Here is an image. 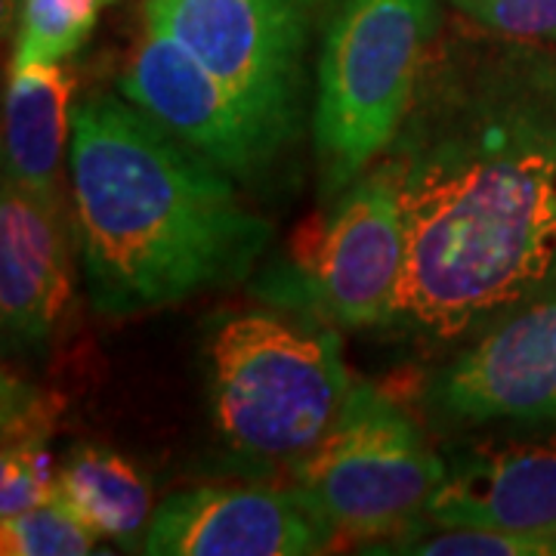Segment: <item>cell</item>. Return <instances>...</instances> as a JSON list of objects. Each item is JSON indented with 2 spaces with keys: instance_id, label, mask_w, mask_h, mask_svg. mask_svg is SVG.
<instances>
[{
  "instance_id": "6da1fadb",
  "label": "cell",
  "mask_w": 556,
  "mask_h": 556,
  "mask_svg": "<svg viewBox=\"0 0 556 556\" xmlns=\"http://www.w3.org/2000/svg\"><path fill=\"white\" fill-rule=\"evenodd\" d=\"M383 164L405 219L383 331L464 340L556 285L554 50L433 53Z\"/></svg>"
},
{
  "instance_id": "7a4b0ae2",
  "label": "cell",
  "mask_w": 556,
  "mask_h": 556,
  "mask_svg": "<svg viewBox=\"0 0 556 556\" xmlns=\"http://www.w3.org/2000/svg\"><path fill=\"white\" fill-rule=\"evenodd\" d=\"M68 177L84 288L105 318L236 285L273 239L236 179L124 97L75 105Z\"/></svg>"
},
{
  "instance_id": "3957f363",
  "label": "cell",
  "mask_w": 556,
  "mask_h": 556,
  "mask_svg": "<svg viewBox=\"0 0 556 556\" xmlns=\"http://www.w3.org/2000/svg\"><path fill=\"white\" fill-rule=\"evenodd\" d=\"M439 28V0H340L318 40L313 90L321 199H338L390 152Z\"/></svg>"
},
{
  "instance_id": "277c9868",
  "label": "cell",
  "mask_w": 556,
  "mask_h": 556,
  "mask_svg": "<svg viewBox=\"0 0 556 556\" xmlns=\"http://www.w3.org/2000/svg\"><path fill=\"white\" fill-rule=\"evenodd\" d=\"M204 358L223 445L257 460H294L313 448L353 387L338 328L298 313L217 318Z\"/></svg>"
},
{
  "instance_id": "5b68a950",
  "label": "cell",
  "mask_w": 556,
  "mask_h": 556,
  "mask_svg": "<svg viewBox=\"0 0 556 556\" xmlns=\"http://www.w3.org/2000/svg\"><path fill=\"white\" fill-rule=\"evenodd\" d=\"M445 479L415 417L371 380H356L313 448L291 460V485L338 538L378 544L424 517Z\"/></svg>"
},
{
  "instance_id": "8992f818",
  "label": "cell",
  "mask_w": 556,
  "mask_h": 556,
  "mask_svg": "<svg viewBox=\"0 0 556 556\" xmlns=\"http://www.w3.org/2000/svg\"><path fill=\"white\" fill-rule=\"evenodd\" d=\"M405 260V219L387 164L340 192L325 219L300 232L254 294L334 328H380Z\"/></svg>"
},
{
  "instance_id": "52a82bcc",
  "label": "cell",
  "mask_w": 556,
  "mask_h": 556,
  "mask_svg": "<svg viewBox=\"0 0 556 556\" xmlns=\"http://www.w3.org/2000/svg\"><path fill=\"white\" fill-rule=\"evenodd\" d=\"M340 0H146V25L177 38L260 118L298 139L306 60Z\"/></svg>"
},
{
  "instance_id": "ba28073f",
  "label": "cell",
  "mask_w": 556,
  "mask_h": 556,
  "mask_svg": "<svg viewBox=\"0 0 556 556\" xmlns=\"http://www.w3.org/2000/svg\"><path fill=\"white\" fill-rule=\"evenodd\" d=\"M442 433L541 430L556 424V285L464 338L420 387Z\"/></svg>"
},
{
  "instance_id": "9c48e42d",
  "label": "cell",
  "mask_w": 556,
  "mask_h": 556,
  "mask_svg": "<svg viewBox=\"0 0 556 556\" xmlns=\"http://www.w3.org/2000/svg\"><path fill=\"white\" fill-rule=\"evenodd\" d=\"M118 90L236 182H260L291 146L199 56L152 25H146Z\"/></svg>"
},
{
  "instance_id": "30bf717a",
  "label": "cell",
  "mask_w": 556,
  "mask_h": 556,
  "mask_svg": "<svg viewBox=\"0 0 556 556\" xmlns=\"http://www.w3.org/2000/svg\"><path fill=\"white\" fill-rule=\"evenodd\" d=\"M338 532L298 495L273 485H192L152 514L142 554L152 556H306Z\"/></svg>"
},
{
  "instance_id": "8fae6325",
  "label": "cell",
  "mask_w": 556,
  "mask_h": 556,
  "mask_svg": "<svg viewBox=\"0 0 556 556\" xmlns=\"http://www.w3.org/2000/svg\"><path fill=\"white\" fill-rule=\"evenodd\" d=\"M72 298V226L62 195L3 177L0 199V328L10 353L50 346Z\"/></svg>"
},
{
  "instance_id": "7c38bea8",
  "label": "cell",
  "mask_w": 556,
  "mask_h": 556,
  "mask_svg": "<svg viewBox=\"0 0 556 556\" xmlns=\"http://www.w3.org/2000/svg\"><path fill=\"white\" fill-rule=\"evenodd\" d=\"M424 517L517 535L547 532L556 526V430L452 448Z\"/></svg>"
},
{
  "instance_id": "4fadbf2b",
  "label": "cell",
  "mask_w": 556,
  "mask_h": 556,
  "mask_svg": "<svg viewBox=\"0 0 556 556\" xmlns=\"http://www.w3.org/2000/svg\"><path fill=\"white\" fill-rule=\"evenodd\" d=\"M75 84V75L62 65L10 68L3 97V177L35 192L62 195Z\"/></svg>"
},
{
  "instance_id": "5bb4252c",
  "label": "cell",
  "mask_w": 556,
  "mask_h": 556,
  "mask_svg": "<svg viewBox=\"0 0 556 556\" xmlns=\"http://www.w3.org/2000/svg\"><path fill=\"white\" fill-rule=\"evenodd\" d=\"M56 495L100 538L142 551L152 522V492L137 467L93 442L75 445L56 470Z\"/></svg>"
},
{
  "instance_id": "9a60e30c",
  "label": "cell",
  "mask_w": 556,
  "mask_h": 556,
  "mask_svg": "<svg viewBox=\"0 0 556 556\" xmlns=\"http://www.w3.org/2000/svg\"><path fill=\"white\" fill-rule=\"evenodd\" d=\"M53 405L35 387L3 378V452H0V519H13L56 495V473H47V439Z\"/></svg>"
},
{
  "instance_id": "2e32d148",
  "label": "cell",
  "mask_w": 556,
  "mask_h": 556,
  "mask_svg": "<svg viewBox=\"0 0 556 556\" xmlns=\"http://www.w3.org/2000/svg\"><path fill=\"white\" fill-rule=\"evenodd\" d=\"M118 0H22L13 68L62 65L90 40L100 13Z\"/></svg>"
},
{
  "instance_id": "e0dca14e",
  "label": "cell",
  "mask_w": 556,
  "mask_h": 556,
  "mask_svg": "<svg viewBox=\"0 0 556 556\" xmlns=\"http://www.w3.org/2000/svg\"><path fill=\"white\" fill-rule=\"evenodd\" d=\"M365 554L412 556H551L541 535H517L479 526H455L430 517L412 519L396 535L365 547Z\"/></svg>"
},
{
  "instance_id": "ac0fdd59",
  "label": "cell",
  "mask_w": 556,
  "mask_h": 556,
  "mask_svg": "<svg viewBox=\"0 0 556 556\" xmlns=\"http://www.w3.org/2000/svg\"><path fill=\"white\" fill-rule=\"evenodd\" d=\"M100 532L62 501L47 497L20 517L0 519V551L3 556H80L97 551Z\"/></svg>"
},
{
  "instance_id": "d6986e66",
  "label": "cell",
  "mask_w": 556,
  "mask_h": 556,
  "mask_svg": "<svg viewBox=\"0 0 556 556\" xmlns=\"http://www.w3.org/2000/svg\"><path fill=\"white\" fill-rule=\"evenodd\" d=\"M464 16L495 38L556 43V0H477Z\"/></svg>"
},
{
  "instance_id": "ffe728a7",
  "label": "cell",
  "mask_w": 556,
  "mask_h": 556,
  "mask_svg": "<svg viewBox=\"0 0 556 556\" xmlns=\"http://www.w3.org/2000/svg\"><path fill=\"white\" fill-rule=\"evenodd\" d=\"M541 538H544V544H547L551 556H556V526H551L547 532H541Z\"/></svg>"
},
{
  "instance_id": "44dd1931",
  "label": "cell",
  "mask_w": 556,
  "mask_h": 556,
  "mask_svg": "<svg viewBox=\"0 0 556 556\" xmlns=\"http://www.w3.org/2000/svg\"><path fill=\"white\" fill-rule=\"evenodd\" d=\"M452 3H455V7H457V10H460V13H467V10H470V7H473L477 0H452Z\"/></svg>"
}]
</instances>
